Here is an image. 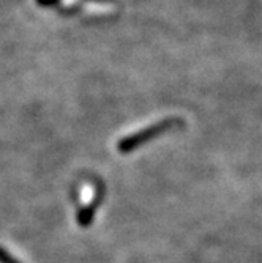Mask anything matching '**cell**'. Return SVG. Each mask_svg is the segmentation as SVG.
Here are the masks:
<instances>
[{"label": "cell", "mask_w": 262, "mask_h": 263, "mask_svg": "<svg viewBox=\"0 0 262 263\" xmlns=\"http://www.w3.org/2000/svg\"><path fill=\"white\" fill-rule=\"evenodd\" d=\"M177 120H174V118H169V120H163V122H158L149 128H144V129H141L125 139H122L120 142H118V152H122V153H130L133 150H136L141 143H146L147 140L156 137L158 134H161L163 131L166 129H169Z\"/></svg>", "instance_id": "cell-1"}, {"label": "cell", "mask_w": 262, "mask_h": 263, "mask_svg": "<svg viewBox=\"0 0 262 263\" xmlns=\"http://www.w3.org/2000/svg\"><path fill=\"white\" fill-rule=\"evenodd\" d=\"M100 203V197L95 200L93 203H89L87 206H82L79 211H78V216H76V221L81 227H89L95 218V210H97Z\"/></svg>", "instance_id": "cell-2"}, {"label": "cell", "mask_w": 262, "mask_h": 263, "mask_svg": "<svg viewBox=\"0 0 262 263\" xmlns=\"http://www.w3.org/2000/svg\"><path fill=\"white\" fill-rule=\"evenodd\" d=\"M0 263H21L19 260H16L10 252H7L4 248H0Z\"/></svg>", "instance_id": "cell-3"}, {"label": "cell", "mask_w": 262, "mask_h": 263, "mask_svg": "<svg viewBox=\"0 0 262 263\" xmlns=\"http://www.w3.org/2000/svg\"><path fill=\"white\" fill-rule=\"evenodd\" d=\"M54 2H57V0H38V4H41V5H51Z\"/></svg>", "instance_id": "cell-4"}]
</instances>
